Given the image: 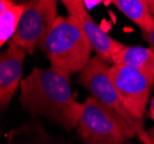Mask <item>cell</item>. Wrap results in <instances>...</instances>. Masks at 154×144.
Returning a JSON list of instances; mask_svg holds the SVG:
<instances>
[{
  "label": "cell",
  "instance_id": "6da1fadb",
  "mask_svg": "<svg viewBox=\"0 0 154 144\" xmlns=\"http://www.w3.org/2000/svg\"><path fill=\"white\" fill-rule=\"evenodd\" d=\"M70 73L51 66L50 69H32L21 82L20 102L32 116H44L64 129L78 126L83 104L71 93Z\"/></svg>",
  "mask_w": 154,
  "mask_h": 144
},
{
  "label": "cell",
  "instance_id": "7a4b0ae2",
  "mask_svg": "<svg viewBox=\"0 0 154 144\" xmlns=\"http://www.w3.org/2000/svg\"><path fill=\"white\" fill-rule=\"evenodd\" d=\"M53 68L68 73L81 72L91 60L92 48L74 16L57 17L39 45Z\"/></svg>",
  "mask_w": 154,
  "mask_h": 144
},
{
  "label": "cell",
  "instance_id": "3957f363",
  "mask_svg": "<svg viewBox=\"0 0 154 144\" xmlns=\"http://www.w3.org/2000/svg\"><path fill=\"white\" fill-rule=\"evenodd\" d=\"M108 64L99 56L91 58L88 65L79 72L78 81L93 97L115 113L124 125L132 129L143 144H152L143 121L135 119L124 107L110 79Z\"/></svg>",
  "mask_w": 154,
  "mask_h": 144
},
{
  "label": "cell",
  "instance_id": "277c9868",
  "mask_svg": "<svg viewBox=\"0 0 154 144\" xmlns=\"http://www.w3.org/2000/svg\"><path fill=\"white\" fill-rule=\"evenodd\" d=\"M77 129L86 144H124L128 138L137 136L115 113L92 95L83 103Z\"/></svg>",
  "mask_w": 154,
  "mask_h": 144
},
{
  "label": "cell",
  "instance_id": "5b68a950",
  "mask_svg": "<svg viewBox=\"0 0 154 144\" xmlns=\"http://www.w3.org/2000/svg\"><path fill=\"white\" fill-rule=\"evenodd\" d=\"M57 0H28L11 44L33 54L57 19Z\"/></svg>",
  "mask_w": 154,
  "mask_h": 144
},
{
  "label": "cell",
  "instance_id": "8992f818",
  "mask_svg": "<svg viewBox=\"0 0 154 144\" xmlns=\"http://www.w3.org/2000/svg\"><path fill=\"white\" fill-rule=\"evenodd\" d=\"M109 75L125 109L135 119L143 121L153 82L139 71L121 64H112Z\"/></svg>",
  "mask_w": 154,
  "mask_h": 144
},
{
  "label": "cell",
  "instance_id": "52a82bcc",
  "mask_svg": "<svg viewBox=\"0 0 154 144\" xmlns=\"http://www.w3.org/2000/svg\"><path fill=\"white\" fill-rule=\"evenodd\" d=\"M68 14L74 16L78 21L81 29L84 32L88 41L90 43L92 50L103 61L113 64V58L124 47V45L112 38L106 31H103L100 25L96 23L90 14L88 13L84 1L79 2H66L63 4Z\"/></svg>",
  "mask_w": 154,
  "mask_h": 144
},
{
  "label": "cell",
  "instance_id": "ba28073f",
  "mask_svg": "<svg viewBox=\"0 0 154 144\" xmlns=\"http://www.w3.org/2000/svg\"><path fill=\"white\" fill-rule=\"evenodd\" d=\"M26 51L9 43L0 56V105L5 111L21 84L22 66Z\"/></svg>",
  "mask_w": 154,
  "mask_h": 144
},
{
  "label": "cell",
  "instance_id": "9c48e42d",
  "mask_svg": "<svg viewBox=\"0 0 154 144\" xmlns=\"http://www.w3.org/2000/svg\"><path fill=\"white\" fill-rule=\"evenodd\" d=\"M113 64L127 65L145 75L154 85V50L141 46H124L113 58Z\"/></svg>",
  "mask_w": 154,
  "mask_h": 144
},
{
  "label": "cell",
  "instance_id": "30bf717a",
  "mask_svg": "<svg viewBox=\"0 0 154 144\" xmlns=\"http://www.w3.org/2000/svg\"><path fill=\"white\" fill-rule=\"evenodd\" d=\"M114 6L141 29L149 31L154 25V15L145 0H109Z\"/></svg>",
  "mask_w": 154,
  "mask_h": 144
},
{
  "label": "cell",
  "instance_id": "8fae6325",
  "mask_svg": "<svg viewBox=\"0 0 154 144\" xmlns=\"http://www.w3.org/2000/svg\"><path fill=\"white\" fill-rule=\"evenodd\" d=\"M24 10L23 5H15L4 13H0V45L11 43L17 30L20 19Z\"/></svg>",
  "mask_w": 154,
  "mask_h": 144
},
{
  "label": "cell",
  "instance_id": "7c38bea8",
  "mask_svg": "<svg viewBox=\"0 0 154 144\" xmlns=\"http://www.w3.org/2000/svg\"><path fill=\"white\" fill-rule=\"evenodd\" d=\"M143 37L148 43L151 49L154 50V25L149 31H143Z\"/></svg>",
  "mask_w": 154,
  "mask_h": 144
},
{
  "label": "cell",
  "instance_id": "4fadbf2b",
  "mask_svg": "<svg viewBox=\"0 0 154 144\" xmlns=\"http://www.w3.org/2000/svg\"><path fill=\"white\" fill-rule=\"evenodd\" d=\"M13 6H15L13 0H0V13L6 12Z\"/></svg>",
  "mask_w": 154,
  "mask_h": 144
},
{
  "label": "cell",
  "instance_id": "5bb4252c",
  "mask_svg": "<svg viewBox=\"0 0 154 144\" xmlns=\"http://www.w3.org/2000/svg\"><path fill=\"white\" fill-rule=\"evenodd\" d=\"M147 133L148 136H149V140H151V143L154 144V127H152L151 129H148Z\"/></svg>",
  "mask_w": 154,
  "mask_h": 144
},
{
  "label": "cell",
  "instance_id": "9a60e30c",
  "mask_svg": "<svg viewBox=\"0 0 154 144\" xmlns=\"http://www.w3.org/2000/svg\"><path fill=\"white\" fill-rule=\"evenodd\" d=\"M149 116H151V118L153 119L154 121V96L153 98H152V102H151V109H149Z\"/></svg>",
  "mask_w": 154,
  "mask_h": 144
},
{
  "label": "cell",
  "instance_id": "2e32d148",
  "mask_svg": "<svg viewBox=\"0 0 154 144\" xmlns=\"http://www.w3.org/2000/svg\"><path fill=\"white\" fill-rule=\"evenodd\" d=\"M146 2H147V5L149 6V8H151V12L153 13L154 15V0H145Z\"/></svg>",
  "mask_w": 154,
  "mask_h": 144
},
{
  "label": "cell",
  "instance_id": "e0dca14e",
  "mask_svg": "<svg viewBox=\"0 0 154 144\" xmlns=\"http://www.w3.org/2000/svg\"><path fill=\"white\" fill-rule=\"evenodd\" d=\"M62 4H66V2H79V1H84V0H61Z\"/></svg>",
  "mask_w": 154,
  "mask_h": 144
}]
</instances>
